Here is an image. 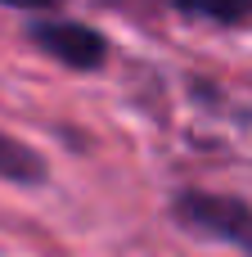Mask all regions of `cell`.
<instances>
[{
    "mask_svg": "<svg viewBox=\"0 0 252 257\" xmlns=\"http://www.w3.org/2000/svg\"><path fill=\"white\" fill-rule=\"evenodd\" d=\"M176 221L207 235V239H221V244H234L252 257V208L239 199H225V194H180L176 199Z\"/></svg>",
    "mask_w": 252,
    "mask_h": 257,
    "instance_id": "6da1fadb",
    "label": "cell"
},
{
    "mask_svg": "<svg viewBox=\"0 0 252 257\" xmlns=\"http://www.w3.org/2000/svg\"><path fill=\"white\" fill-rule=\"evenodd\" d=\"M32 41L45 54H54L59 63H68V68H99L104 54H108L104 36L90 32V27H81V23H36Z\"/></svg>",
    "mask_w": 252,
    "mask_h": 257,
    "instance_id": "7a4b0ae2",
    "label": "cell"
},
{
    "mask_svg": "<svg viewBox=\"0 0 252 257\" xmlns=\"http://www.w3.org/2000/svg\"><path fill=\"white\" fill-rule=\"evenodd\" d=\"M41 176H45V163H41L27 145H18L14 136L0 131V181H18V185H27V181H41Z\"/></svg>",
    "mask_w": 252,
    "mask_h": 257,
    "instance_id": "3957f363",
    "label": "cell"
},
{
    "mask_svg": "<svg viewBox=\"0 0 252 257\" xmlns=\"http://www.w3.org/2000/svg\"><path fill=\"white\" fill-rule=\"evenodd\" d=\"M185 14L194 18H221V23H234L248 14V5H185Z\"/></svg>",
    "mask_w": 252,
    "mask_h": 257,
    "instance_id": "277c9868",
    "label": "cell"
}]
</instances>
